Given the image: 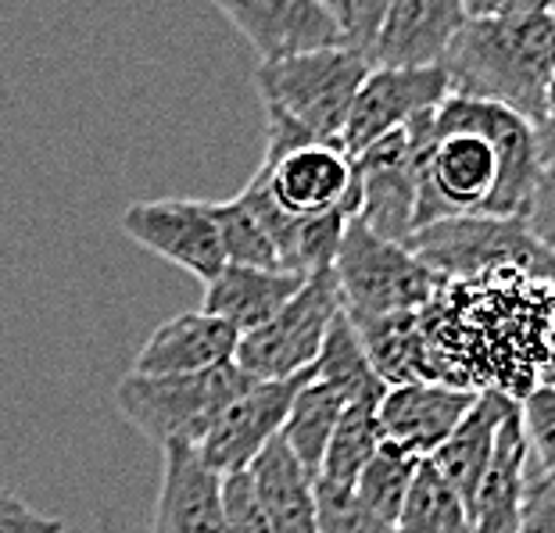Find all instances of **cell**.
<instances>
[{"mask_svg": "<svg viewBox=\"0 0 555 533\" xmlns=\"http://www.w3.org/2000/svg\"><path fill=\"white\" fill-rule=\"evenodd\" d=\"M499 186V154L483 133H434L416 176V233L441 219L483 216Z\"/></svg>", "mask_w": 555, "mask_h": 533, "instance_id": "ba28073f", "label": "cell"}, {"mask_svg": "<svg viewBox=\"0 0 555 533\" xmlns=\"http://www.w3.org/2000/svg\"><path fill=\"white\" fill-rule=\"evenodd\" d=\"M398 533H474V516L430 461H420L398 512Z\"/></svg>", "mask_w": 555, "mask_h": 533, "instance_id": "d4e9b609", "label": "cell"}, {"mask_svg": "<svg viewBox=\"0 0 555 533\" xmlns=\"http://www.w3.org/2000/svg\"><path fill=\"white\" fill-rule=\"evenodd\" d=\"M516 533H555V480H530Z\"/></svg>", "mask_w": 555, "mask_h": 533, "instance_id": "d6a6232c", "label": "cell"}, {"mask_svg": "<svg viewBox=\"0 0 555 533\" xmlns=\"http://www.w3.org/2000/svg\"><path fill=\"white\" fill-rule=\"evenodd\" d=\"M463 22V4L455 0H395L387 4L370 68H398V73L441 68Z\"/></svg>", "mask_w": 555, "mask_h": 533, "instance_id": "9a60e30c", "label": "cell"}, {"mask_svg": "<svg viewBox=\"0 0 555 533\" xmlns=\"http://www.w3.org/2000/svg\"><path fill=\"white\" fill-rule=\"evenodd\" d=\"M312 380V369L294 376V380H273V384H251L222 408V416L201 441L197 455L216 472V477H237L251 469V461L276 441L283 422L291 416V405L298 390Z\"/></svg>", "mask_w": 555, "mask_h": 533, "instance_id": "8fae6325", "label": "cell"}, {"mask_svg": "<svg viewBox=\"0 0 555 533\" xmlns=\"http://www.w3.org/2000/svg\"><path fill=\"white\" fill-rule=\"evenodd\" d=\"M416 466H420L416 458L401 455L398 447L380 441L376 455L370 458V466L362 469L356 497L370 508L376 519H384L387 526L398 530V512H401V502H405V494H409L412 477H416Z\"/></svg>", "mask_w": 555, "mask_h": 533, "instance_id": "484cf974", "label": "cell"}, {"mask_svg": "<svg viewBox=\"0 0 555 533\" xmlns=\"http://www.w3.org/2000/svg\"><path fill=\"white\" fill-rule=\"evenodd\" d=\"M552 4L519 0L505 18H466L444 54L455 98L488 101L545 129V82L555 68Z\"/></svg>", "mask_w": 555, "mask_h": 533, "instance_id": "7a4b0ae2", "label": "cell"}, {"mask_svg": "<svg viewBox=\"0 0 555 533\" xmlns=\"http://www.w3.org/2000/svg\"><path fill=\"white\" fill-rule=\"evenodd\" d=\"M0 533H65V523L47 512H37L15 491L0 487Z\"/></svg>", "mask_w": 555, "mask_h": 533, "instance_id": "1f68e13d", "label": "cell"}, {"mask_svg": "<svg viewBox=\"0 0 555 533\" xmlns=\"http://www.w3.org/2000/svg\"><path fill=\"white\" fill-rule=\"evenodd\" d=\"M255 180L283 216L298 222L330 216V211L356 219L362 205L356 161L337 144H309L280 158H262Z\"/></svg>", "mask_w": 555, "mask_h": 533, "instance_id": "9c48e42d", "label": "cell"}, {"mask_svg": "<svg viewBox=\"0 0 555 533\" xmlns=\"http://www.w3.org/2000/svg\"><path fill=\"white\" fill-rule=\"evenodd\" d=\"M312 380L326 384L334 394L348 405H380L387 394V384L376 376L370 354L362 348V337L356 323L345 315V308L326 329L323 351L312 365Z\"/></svg>", "mask_w": 555, "mask_h": 533, "instance_id": "7402d4cb", "label": "cell"}, {"mask_svg": "<svg viewBox=\"0 0 555 533\" xmlns=\"http://www.w3.org/2000/svg\"><path fill=\"white\" fill-rule=\"evenodd\" d=\"M326 4L334 11L340 47L351 54H359L362 62L370 65L376 40H380L384 18H387V4L384 0H326Z\"/></svg>", "mask_w": 555, "mask_h": 533, "instance_id": "83f0119b", "label": "cell"}, {"mask_svg": "<svg viewBox=\"0 0 555 533\" xmlns=\"http://www.w3.org/2000/svg\"><path fill=\"white\" fill-rule=\"evenodd\" d=\"M255 502L266 516L269 533H319L315 526V491L298 458L280 441L269 444L247 469Z\"/></svg>", "mask_w": 555, "mask_h": 533, "instance_id": "44dd1931", "label": "cell"}, {"mask_svg": "<svg viewBox=\"0 0 555 533\" xmlns=\"http://www.w3.org/2000/svg\"><path fill=\"white\" fill-rule=\"evenodd\" d=\"M334 280L340 290V308L356 326L387 315L420 312L448 283L423 265L409 247L380 240L359 219H351L345 230Z\"/></svg>", "mask_w": 555, "mask_h": 533, "instance_id": "5b68a950", "label": "cell"}, {"mask_svg": "<svg viewBox=\"0 0 555 533\" xmlns=\"http://www.w3.org/2000/svg\"><path fill=\"white\" fill-rule=\"evenodd\" d=\"M222 519H227V533H269L247 472L222 477Z\"/></svg>", "mask_w": 555, "mask_h": 533, "instance_id": "4dcf8cb0", "label": "cell"}, {"mask_svg": "<svg viewBox=\"0 0 555 533\" xmlns=\"http://www.w3.org/2000/svg\"><path fill=\"white\" fill-rule=\"evenodd\" d=\"M211 222L219 230L227 265H247V269H280L276 251L269 244L262 222L251 216V208L241 197L233 200H205Z\"/></svg>", "mask_w": 555, "mask_h": 533, "instance_id": "4316f807", "label": "cell"}, {"mask_svg": "<svg viewBox=\"0 0 555 533\" xmlns=\"http://www.w3.org/2000/svg\"><path fill=\"white\" fill-rule=\"evenodd\" d=\"M519 401L499 394V390H480L474 408L466 412V419L455 426L452 437L437 447L434 458H427L430 466L441 472L459 497L466 502L469 516H474V502L480 491L483 472L491 466L494 441H499L502 422L513 416Z\"/></svg>", "mask_w": 555, "mask_h": 533, "instance_id": "ac0fdd59", "label": "cell"}, {"mask_svg": "<svg viewBox=\"0 0 555 533\" xmlns=\"http://www.w3.org/2000/svg\"><path fill=\"white\" fill-rule=\"evenodd\" d=\"M241 334L208 312L172 315L147 337L133 369L137 376H194L211 373L237 359Z\"/></svg>", "mask_w": 555, "mask_h": 533, "instance_id": "2e32d148", "label": "cell"}, {"mask_svg": "<svg viewBox=\"0 0 555 533\" xmlns=\"http://www.w3.org/2000/svg\"><path fill=\"white\" fill-rule=\"evenodd\" d=\"M548 15H552V22H555V4H552V8H548Z\"/></svg>", "mask_w": 555, "mask_h": 533, "instance_id": "d590c367", "label": "cell"}, {"mask_svg": "<svg viewBox=\"0 0 555 533\" xmlns=\"http://www.w3.org/2000/svg\"><path fill=\"white\" fill-rule=\"evenodd\" d=\"M552 290H555V283H552Z\"/></svg>", "mask_w": 555, "mask_h": 533, "instance_id": "8d00e7d4", "label": "cell"}, {"mask_svg": "<svg viewBox=\"0 0 555 533\" xmlns=\"http://www.w3.org/2000/svg\"><path fill=\"white\" fill-rule=\"evenodd\" d=\"M376 408L380 405H348L340 416L334 437L326 444L323 466L319 477L312 480V487L319 491H337L351 494L359 487L362 469L370 466V458L380 447V426H376Z\"/></svg>", "mask_w": 555, "mask_h": 533, "instance_id": "603a6c76", "label": "cell"}, {"mask_svg": "<svg viewBox=\"0 0 555 533\" xmlns=\"http://www.w3.org/2000/svg\"><path fill=\"white\" fill-rule=\"evenodd\" d=\"M337 312H340V290L334 269L315 272L287 301V308H280L276 318H269L255 334L241 337L233 365L258 384L294 380V376L309 373L319 351H323L326 329L337 318Z\"/></svg>", "mask_w": 555, "mask_h": 533, "instance_id": "52a82bcc", "label": "cell"}, {"mask_svg": "<svg viewBox=\"0 0 555 533\" xmlns=\"http://www.w3.org/2000/svg\"><path fill=\"white\" fill-rule=\"evenodd\" d=\"M216 8L251 43L258 65L340 47L334 11L326 0H219Z\"/></svg>", "mask_w": 555, "mask_h": 533, "instance_id": "7c38bea8", "label": "cell"}, {"mask_svg": "<svg viewBox=\"0 0 555 533\" xmlns=\"http://www.w3.org/2000/svg\"><path fill=\"white\" fill-rule=\"evenodd\" d=\"M251 384V376H244L237 365L194 376L126 373L115 387V408L162 452L165 447H201L222 408Z\"/></svg>", "mask_w": 555, "mask_h": 533, "instance_id": "277c9868", "label": "cell"}, {"mask_svg": "<svg viewBox=\"0 0 555 533\" xmlns=\"http://www.w3.org/2000/svg\"><path fill=\"white\" fill-rule=\"evenodd\" d=\"M519 419H524L527 447L538 458L541 477L555 480V384H545L519 401Z\"/></svg>", "mask_w": 555, "mask_h": 533, "instance_id": "f1b7e54d", "label": "cell"}, {"mask_svg": "<svg viewBox=\"0 0 555 533\" xmlns=\"http://www.w3.org/2000/svg\"><path fill=\"white\" fill-rule=\"evenodd\" d=\"M524 219H527L530 233H534L538 240L555 255V165H548L545 176H541L534 200H530Z\"/></svg>", "mask_w": 555, "mask_h": 533, "instance_id": "836d02e7", "label": "cell"}, {"mask_svg": "<svg viewBox=\"0 0 555 533\" xmlns=\"http://www.w3.org/2000/svg\"><path fill=\"white\" fill-rule=\"evenodd\" d=\"M452 98L444 68H423V73H398V68H373L351 101L340 147L348 158H356L373 140H380L391 129L409 126L412 118L437 112Z\"/></svg>", "mask_w": 555, "mask_h": 533, "instance_id": "4fadbf2b", "label": "cell"}, {"mask_svg": "<svg viewBox=\"0 0 555 533\" xmlns=\"http://www.w3.org/2000/svg\"><path fill=\"white\" fill-rule=\"evenodd\" d=\"M309 276L287 269H247V265H227L216 280L205 283V304L201 312L222 318L237 329L241 337L262 329L269 318L280 315V308L305 287Z\"/></svg>", "mask_w": 555, "mask_h": 533, "instance_id": "d6986e66", "label": "cell"}, {"mask_svg": "<svg viewBox=\"0 0 555 533\" xmlns=\"http://www.w3.org/2000/svg\"><path fill=\"white\" fill-rule=\"evenodd\" d=\"M315 491V526L319 533H398L395 526H387L384 519H376L365 508L356 491L337 494V491Z\"/></svg>", "mask_w": 555, "mask_h": 533, "instance_id": "f546056e", "label": "cell"}, {"mask_svg": "<svg viewBox=\"0 0 555 533\" xmlns=\"http://www.w3.org/2000/svg\"><path fill=\"white\" fill-rule=\"evenodd\" d=\"M162 487L151 533H227L222 477H216L197 447H165Z\"/></svg>", "mask_w": 555, "mask_h": 533, "instance_id": "e0dca14e", "label": "cell"}, {"mask_svg": "<svg viewBox=\"0 0 555 533\" xmlns=\"http://www.w3.org/2000/svg\"><path fill=\"white\" fill-rule=\"evenodd\" d=\"M340 416H345V401L319 380H309L298 390V398H294L291 416L280 430V441L291 447V455L298 458V466L309 480L319 477L326 444L334 437Z\"/></svg>", "mask_w": 555, "mask_h": 533, "instance_id": "cb8c5ba5", "label": "cell"}, {"mask_svg": "<svg viewBox=\"0 0 555 533\" xmlns=\"http://www.w3.org/2000/svg\"><path fill=\"white\" fill-rule=\"evenodd\" d=\"M119 226L133 244L183 269L197 283H211L227 269V251H222L219 230L208 216L205 200H137L122 211Z\"/></svg>", "mask_w": 555, "mask_h": 533, "instance_id": "30bf717a", "label": "cell"}, {"mask_svg": "<svg viewBox=\"0 0 555 533\" xmlns=\"http://www.w3.org/2000/svg\"><path fill=\"white\" fill-rule=\"evenodd\" d=\"M527 433L519 419V405L502 422L499 441H494L491 466L483 472L477 502H474V533H516L519 512L527 497Z\"/></svg>", "mask_w": 555, "mask_h": 533, "instance_id": "ffe728a7", "label": "cell"}, {"mask_svg": "<svg viewBox=\"0 0 555 533\" xmlns=\"http://www.w3.org/2000/svg\"><path fill=\"white\" fill-rule=\"evenodd\" d=\"M474 390H459L444 384H401L387 387V394L376 408L380 441L398 447L401 455L427 461L441 447L466 412L474 408Z\"/></svg>", "mask_w": 555, "mask_h": 533, "instance_id": "5bb4252c", "label": "cell"}, {"mask_svg": "<svg viewBox=\"0 0 555 533\" xmlns=\"http://www.w3.org/2000/svg\"><path fill=\"white\" fill-rule=\"evenodd\" d=\"M448 283L483 276H524L555 283V255L530 233L524 216H459L412 233L405 244Z\"/></svg>", "mask_w": 555, "mask_h": 533, "instance_id": "3957f363", "label": "cell"}, {"mask_svg": "<svg viewBox=\"0 0 555 533\" xmlns=\"http://www.w3.org/2000/svg\"><path fill=\"white\" fill-rule=\"evenodd\" d=\"M545 126H555V68L545 82Z\"/></svg>", "mask_w": 555, "mask_h": 533, "instance_id": "e575fe53", "label": "cell"}, {"mask_svg": "<svg viewBox=\"0 0 555 533\" xmlns=\"http://www.w3.org/2000/svg\"><path fill=\"white\" fill-rule=\"evenodd\" d=\"M427 384L524 401L555 384V290L524 276L444 283L420 308Z\"/></svg>", "mask_w": 555, "mask_h": 533, "instance_id": "6da1fadb", "label": "cell"}, {"mask_svg": "<svg viewBox=\"0 0 555 533\" xmlns=\"http://www.w3.org/2000/svg\"><path fill=\"white\" fill-rule=\"evenodd\" d=\"M373 68L359 54L334 47V51H315L287 62L258 65L255 87L266 112L287 115L319 144H337L345 133L351 101Z\"/></svg>", "mask_w": 555, "mask_h": 533, "instance_id": "8992f818", "label": "cell"}]
</instances>
